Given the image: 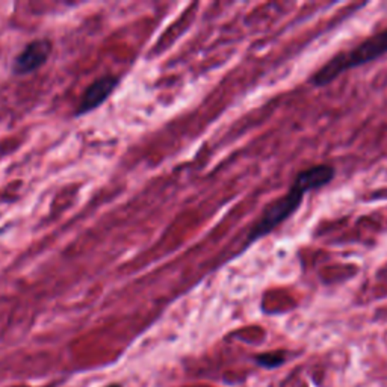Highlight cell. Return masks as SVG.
<instances>
[{
	"label": "cell",
	"mask_w": 387,
	"mask_h": 387,
	"mask_svg": "<svg viewBox=\"0 0 387 387\" xmlns=\"http://www.w3.org/2000/svg\"><path fill=\"white\" fill-rule=\"evenodd\" d=\"M336 177L334 167L329 164H319L300 171L295 177L292 186L284 196L271 201L260 213L259 220L248 233L247 243L251 246L256 241L268 236L284 221H288L301 206L305 194L317 191L330 185Z\"/></svg>",
	"instance_id": "1"
},
{
	"label": "cell",
	"mask_w": 387,
	"mask_h": 387,
	"mask_svg": "<svg viewBox=\"0 0 387 387\" xmlns=\"http://www.w3.org/2000/svg\"><path fill=\"white\" fill-rule=\"evenodd\" d=\"M118 82L120 79L114 75H106L96 79L94 82L85 89L82 100H80L75 115L76 117L85 115L88 112L99 108L101 103H105V101L109 99V96L114 93L115 88L118 87Z\"/></svg>",
	"instance_id": "4"
},
{
	"label": "cell",
	"mask_w": 387,
	"mask_h": 387,
	"mask_svg": "<svg viewBox=\"0 0 387 387\" xmlns=\"http://www.w3.org/2000/svg\"><path fill=\"white\" fill-rule=\"evenodd\" d=\"M256 362L259 366H262V368L274 369V368H279V366H281L284 362H286V354L281 351L259 354L256 355Z\"/></svg>",
	"instance_id": "5"
},
{
	"label": "cell",
	"mask_w": 387,
	"mask_h": 387,
	"mask_svg": "<svg viewBox=\"0 0 387 387\" xmlns=\"http://www.w3.org/2000/svg\"><path fill=\"white\" fill-rule=\"evenodd\" d=\"M52 43L47 38H37L25 46L13 63V73L25 76L42 68L52 55Z\"/></svg>",
	"instance_id": "3"
},
{
	"label": "cell",
	"mask_w": 387,
	"mask_h": 387,
	"mask_svg": "<svg viewBox=\"0 0 387 387\" xmlns=\"http://www.w3.org/2000/svg\"><path fill=\"white\" fill-rule=\"evenodd\" d=\"M108 387H121V386H118V384H110V386H108Z\"/></svg>",
	"instance_id": "6"
},
{
	"label": "cell",
	"mask_w": 387,
	"mask_h": 387,
	"mask_svg": "<svg viewBox=\"0 0 387 387\" xmlns=\"http://www.w3.org/2000/svg\"><path fill=\"white\" fill-rule=\"evenodd\" d=\"M384 55H387V27L383 29L381 32L366 38L364 42L351 50L336 53L321 68L315 71L309 79V84L318 88L325 87L343 75L345 71L369 64Z\"/></svg>",
	"instance_id": "2"
}]
</instances>
